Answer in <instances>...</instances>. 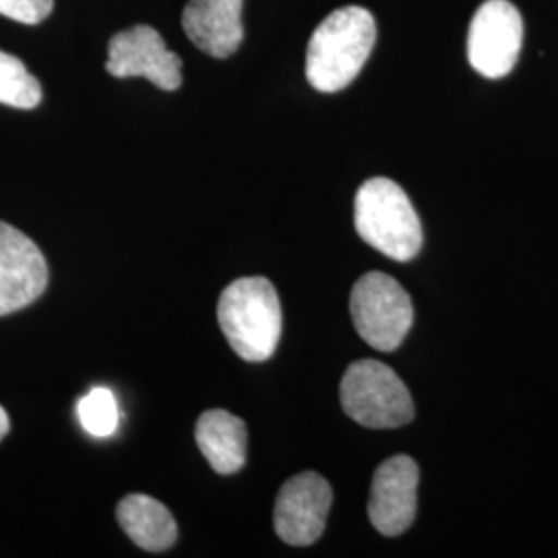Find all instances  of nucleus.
I'll return each instance as SVG.
<instances>
[{"instance_id": "nucleus-1", "label": "nucleus", "mask_w": 558, "mask_h": 558, "mask_svg": "<svg viewBox=\"0 0 558 558\" xmlns=\"http://www.w3.org/2000/svg\"><path fill=\"white\" fill-rule=\"evenodd\" d=\"M377 41V23L362 7L327 15L306 48V80L323 94L345 89L359 77Z\"/></svg>"}, {"instance_id": "nucleus-2", "label": "nucleus", "mask_w": 558, "mask_h": 558, "mask_svg": "<svg viewBox=\"0 0 558 558\" xmlns=\"http://www.w3.org/2000/svg\"><path fill=\"white\" fill-rule=\"evenodd\" d=\"M218 320L230 348L246 362L271 359L281 338V304L267 278L232 281L218 302Z\"/></svg>"}, {"instance_id": "nucleus-3", "label": "nucleus", "mask_w": 558, "mask_h": 558, "mask_svg": "<svg viewBox=\"0 0 558 558\" xmlns=\"http://www.w3.org/2000/svg\"><path fill=\"white\" fill-rule=\"evenodd\" d=\"M354 226L360 239L389 259L412 260L422 248L418 214L393 180L371 179L360 186Z\"/></svg>"}, {"instance_id": "nucleus-4", "label": "nucleus", "mask_w": 558, "mask_h": 558, "mask_svg": "<svg viewBox=\"0 0 558 558\" xmlns=\"http://www.w3.org/2000/svg\"><path fill=\"white\" fill-rule=\"evenodd\" d=\"M339 399L343 412L366 428H399L414 418L408 387L377 360H360L348 366L339 385Z\"/></svg>"}, {"instance_id": "nucleus-5", "label": "nucleus", "mask_w": 558, "mask_h": 558, "mask_svg": "<svg viewBox=\"0 0 558 558\" xmlns=\"http://www.w3.org/2000/svg\"><path fill=\"white\" fill-rule=\"evenodd\" d=\"M350 315L360 338L379 352H393L414 323L410 294L399 281L371 271L356 281L350 296Z\"/></svg>"}, {"instance_id": "nucleus-6", "label": "nucleus", "mask_w": 558, "mask_h": 558, "mask_svg": "<svg viewBox=\"0 0 558 558\" xmlns=\"http://www.w3.org/2000/svg\"><path fill=\"white\" fill-rule=\"evenodd\" d=\"M523 20L509 0H486L480 4L468 34V59L474 71L500 80L509 75L519 59Z\"/></svg>"}, {"instance_id": "nucleus-7", "label": "nucleus", "mask_w": 558, "mask_h": 558, "mask_svg": "<svg viewBox=\"0 0 558 558\" xmlns=\"http://www.w3.org/2000/svg\"><path fill=\"white\" fill-rule=\"evenodd\" d=\"M106 69L112 77H145L163 92L182 85V60L170 52L160 34L149 25L119 32L108 44Z\"/></svg>"}, {"instance_id": "nucleus-8", "label": "nucleus", "mask_w": 558, "mask_h": 558, "mask_svg": "<svg viewBox=\"0 0 558 558\" xmlns=\"http://www.w3.org/2000/svg\"><path fill=\"white\" fill-rule=\"evenodd\" d=\"M331 502V486L319 474L304 472L288 480L279 490L274 511L279 538L290 546L315 544L325 532Z\"/></svg>"}, {"instance_id": "nucleus-9", "label": "nucleus", "mask_w": 558, "mask_h": 558, "mask_svg": "<svg viewBox=\"0 0 558 558\" xmlns=\"http://www.w3.org/2000/svg\"><path fill=\"white\" fill-rule=\"evenodd\" d=\"M48 286V263L40 246L0 221V317L40 299Z\"/></svg>"}, {"instance_id": "nucleus-10", "label": "nucleus", "mask_w": 558, "mask_h": 558, "mask_svg": "<svg viewBox=\"0 0 558 558\" xmlns=\"http://www.w3.org/2000/svg\"><path fill=\"white\" fill-rule=\"evenodd\" d=\"M418 463L408 456L383 461L371 486L368 518L383 536L403 534L418 511Z\"/></svg>"}, {"instance_id": "nucleus-11", "label": "nucleus", "mask_w": 558, "mask_h": 558, "mask_svg": "<svg viewBox=\"0 0 558 558\" xmlns=\"http://www.w3.org/2000/svg\"><path fill=\"white\" fill-rule=\"evenodd\" d=\"M182 27L205 54L228 59L244 40L242 0H189L182 11Z\"/></svg>"}, {"instance_id": "nucleus-12", "label": "nucleus", "mask_w": 558, "mask_h": 558, "mask_svg": "<svg viewBox=\"0 0 558 558\" xmlns=\"http://www.w3.org/2000/svg\"><path fill=\"white\" fill-rule=\"evenodd\" d=\"M195 440L203 458L221 476L236 474L244 468L248 433L246 424L239 416L226 410H209L201 414L195 428Z\"/></svg>"}, {"instance_id": "nucleus-13", "label": "nucleus", "mask_w": 558, "mask_h": 558, "mask_svg": "<svg viewBox=\"0 0 558 558\" xmlns=\"http://www.w3.org/2000/svg\"><path fill=\"white\" fill-rule=\"evenodd\" d=\"M120 527L143 550L161 553L168 550L177 538L179 527L172 513L160 500L147 495H129L120 500L117 509Z\"/></svg>"}, {"instance_id": "nucleus-14", "label": "nucleus", "mask_w": 558, "mask_h": 558, "mask_svg": "<svg viewBox=\"0 0 558 558\" xmlns=\"http://www.w3.org/2000/svg\"><path fill=\"white\" fill-rule=\"evenodd\" d=\"M40 101V81L27 71V66L17 57L0 50V104L32 110Z\"/></svg>"}, {"instance_id": "nucleus-15", "label": "nucleus", "mask_w": 558, "mask_h": 558, "mask_svg": "<svg viewBox=\"0 0 558 558\" xmlns=\"http://www.w3.org/2000/svg\"><path fill=\"white\" fill-rule=\"evenodd\" d=\"M77 416L87 435L106 439L117 433L120 422L119 403L110 389L96 387L80 399Z\"/></svg>"}, {"instance_id": "nucleus-16", "label": "nucleus", "mask_w": 558, "mask_h": 558, "mask_svg": "<svg viewBox=\"0 0 558 558\" xmlns=\"http://www.w3.org/2000/svg\"><path fill=\"white\" fill-rule=\"evenodd\" d=\"M52 13V0H0V15L36 25Z\"/></svg>"}, {"instance_id": "nucleus-17", "label": "nucleus", "mask_w": 558, "mask_h": 558, "mask_svg": "<svg viewBox=\"0 0 558 558\" xmlns=\"http://www.w3.org/2000/svg\"><path fill=\"white\" fill-rule=\"evenodd\" d=\"M9 428H11V422H9V414L4 412V408L0 405V440L4 439L9 435Z\"/></svg>"}]
</instances>
